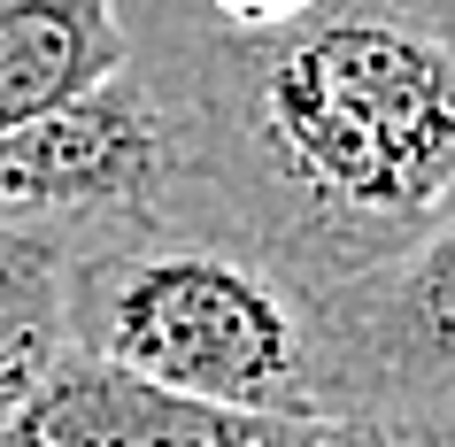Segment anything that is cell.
Listing matches in <instances>:
<instances>
[{"label": "cell", "mask_w": 455, "mask_h": 447, "mask_svg": "<svg viewBox=\"0 0 455 447\" xmlns=\"http://www.w3.org/2000/svg\"><path fill=\"white\" fill-rule=\"evenodd\" d=\"M186 140L224 224L324 301L455 209V31L394 0L224 24L193 54Z\"/></svg>", "instance_id": "obj_1"}, {"label": "cell", "mask_w": 455, "mask_h": 447, "mask_svg": "<svg viewBox=\"0 0 455 447\" xmlns=\"http://www.w3.org/2000/svg\"><path fill=\"white\" fill-rule=\"evenodd\" d=\"M70 347L108 355L140 378L240 409L324 417V316L301 278L240 232L186 216L116 232L70 255L62 285Z\"/></svg>", "instance_id": "obj_2"}, {"label": "cell", "mask_w": 455, "mask_h": 447, "mask_svg": "<svg viewBox=\"0 0 455 447\" xmlns=\"http://www.w3.org/2000/svg\"><path fill=\"white\" fill-rule=\"evenodd\" d=\"M193 178L201 170H193L186 108H170L140 70L93 85L85 100L39 124L0 132V224L70 247L186 216Z\"/></svg>", "instance_id": "obj_3"}, {"label": "cell", "mask_w": 455, "mask_h": 447, "mask_svg": "<svg viewBox=\"0 0 455 447\" xmlns=\"http://www.w3.org/2000/svg\"><path fill=\"white\" fill-rule=\"evenodd\" d=\"M324 316V417L425 409L455 417V209L394 262L316 301Z\"/></svg>", "instance_id": "obj_4"}, {"label": "cell", "mask_w": 455, "mask_h": 447, "mask_svg": "<svg viewBox=\"0 0 455 447\" xmlns=\"http://www.w3.org/2000/svg\"><path fill=\"white\" fill-rule=\"evenodd\" d=\"M324 417H278L140 378L108 355L62 347L8 417L0 447H316Z\"/></svg>", "instance_id": "obj_5"}, {"label": "cell", "mask_w": 455, "mask_h": 447, "mask_svg": "<svg viewBox=\"0 0 455 447\" xmlns=\"http://www.w3.org/2000/svg\"><path fill=\"white\" fill-rule=\"evenodd\" d=\"M132 70L116 0H0V132L39 124Z\"/></svg>", "instance_id": "obj_6"}, {"label": "cell", "mask_w": 455, "mask_h": 447, "mask_svg": "<svg viewBox=\"0 0 455 447\" xmlns=\"http://www.w3.org/2000/svg\"><path fill=\"white\" fill-rule=\"evenodd\" d=\"M70 255H77L70 239L0 224V432L24 409V394L39 386V371L70 347V324H62Z\"/></svg>", "instance_id": "obj_7"}, {"label": "cell", "mask_w": 455, "mask_h": 447, "mask_svg": "<svg viewBox=\"0 0 455 447\" xmlns=\"http://www.w3.org/2000/svg\"><path fill=\"white\" fill-rule=\"evenodd\" d=\"M316 447H455V417L425 409H339L316 424Z\"/></svg>", "instance_id": "obj_8"}, {"label": "cell", "mask_w": 455, "mask_h": 447, "mask_svg": "<svg viewBox=\"0 0 455 447\" xmlns=\"http://www.w3.org/2000/svg\"><path fill=\"white\" fill-rule=\"evenodd\" d=\"M224 24H240V31H263V24H293V16H309L316 0H209Z\"/></svg>", "instance_id": "obj_9"}]
</instances>
